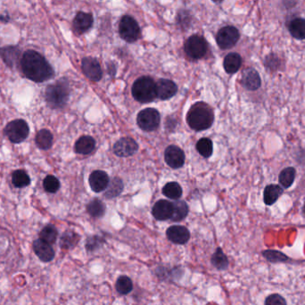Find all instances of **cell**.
Wrapping results in <instances>:
<instances>
[{
	"label": "cell",
	"mask_w": 305,
	"mask_h": 305,
	"mask_svg": "<svg viewBox=\"0 0 305 305\" xmlns=\"http://www.w3.org/2000/svg\"><path fill=\"white\" fill-rule=\"evenodd\" d=\"M21 69L29 81L42 83L55 76V71L43 55L35 50H27L21 58Z\"/></svg>",
	"instance_id": "cell-1"
},
{
	"label": "cell",
	"mask_w": 305,
	"mask_h": 305,
	"mask_svg": "<svg viewBox=\"0 0 305 305\" xmlns=\"http://www.w3.org/2000/svg\"><path fill=\"white\" fill-rule=\"evenodd\" d=\"M214 114L212 107L204 102L192 106L187 114L188 126L195 131H202L213 125Z\"/></svg>",
	"instance_id": "cell-2"
},
{
	"label": "cell",
	"mask_w": 305,
	"mask_h": 305,
	"mask_svg": "<svg viewBox=\"0 0 305 305\" xmlns=\"http://www.w3.org/2000/svg\"><path fill=\"white\" fill-rule=\"evenodd\" d=\"M70 96V87L65 79L48 85L45 90V100L51 109H62L66 106Z\"/></svg>",
	"instance_id": "cell-3"
},
{
	"label": "cell",
	"mask_w": 305,
	"mask_h": 305,
	"mask_svg": "<svg viewBox=\"0 0 305 305\" xmlns=\"http://www.w3.org/2000/svg\"><path fill=\"white\" fill-rule=\"evenodd\" d=\"M131 92L138 102L150 103L157 97L156 83L148 76L139 78L133 84Z\"/></svg>",
	"instance_id": "cell-4"
},
{
	"label": "cell",
	"mask_w": 305,
	"mask_h": 305,
	"mask_svg": "<svg viewBox=\"0 0 305 305\" xmlns=\"http://www.w3.org/2000/svg\"><path fill=\"white\" fill-rule=\"evenodd\" d=\"M4 133L12 143H22L29 137V127L24 120L17 119L8 122L5 127Z\"/></svg>",
	"instance_id": "cell-5"
},
{
	"label": "cell",
	"mask_w": 305,
	"mask_h": 305,
	"mask_svg": "<svg viewBox=\"0 0 305 305\" xmlns=\"http://www.w3.org/2000/svg\"><path fill=\"white\" fill-rule=\"evenodd\" d=\"M161 121V116L158 111L155 108H147L140 111L138 117L137 123L140 129L144 131H154L158 128Z\"/></svg>",
	"instance_id": "cell-6"
},
{
	"label": "cell",
	"mask_w": 305,
	"mask_h": 305,
	"mask_svg": "<svg viewBox=\"0 0 305 305\" xmlns=\"http://www.w3.org/2000/svg\"><path fill=\"white\" fill-rule=\"evenodd\" d=\"M119 32L122 40L127 41L128 43H133L140 39V25L131 16L124 15L120 22Z\"/></svg>",
	"instance_id": "cell-7"
},
{
	"label": "cell",
	"mask_w": 305,
	"mask_h": 305,
	"mask_svg": "<svg viewBox=\"0 0 305 305\" xmlns=\"http://www.w3.org/2000/svg\"><path fill=\"white\" fill-rule=\"evenodd\" d=\"M208 49V45L205 38L193 35L188 39L185 43V52L189 58L201 59L206 55Z\"/></svg>",
	"instance_id": "cell-8"
},
{
	"label": "cell",
	"mask_w": 305,
	"mask_h": 305,
	"mask_svg": "<svg viewBox=\"0 0 305 305\" xmlns=\"http://www.w3.org/2000/svg\"><path fill=\"white\" fill-rule=\"evenodd\" d=\"M240 39L239 29L234 26H225L218 31L216 36L217 44L221 49L233 48Z\"/></svg>",
	"instance_id": "cell-9"
},
{
	"label": "cell",
	"mask_w": 305,
	"mask_h": 305,
	"mask_svg": "<svg viewBox=\"0 0 305 305\" xmlns=\"http://www.w3.org/2000/svg\"><path fill=\"white\" fill-rule=\"evenodd\" d=\"M81 69L85 76L92 81H99L103 76L100 63L96 58L85 57L81 61Z\"/></svg>",
	"instance_id": "cell-10"
},
{
	"label": "cell",
	"mask_w": 305,
	"mask_h": 305,
	"mask_svg": "<svg viewBox=\"0 0 305 305\" xmlns=\"http://www.w3.org/2000/svg\"><path fill=\"white\" fill-rule=\"evenodd\" d=\"M139 149V145L131 138H122L114 144V153L119 157H129Z\"/></svg>",
	"instance_id": "cell-11"
},
{
	"label": "cell",
	"mask_w": 305,
	"mask_h": 305,
	"mask_svg": "<svg viewBox=\"0 0 305 305\" xmlns=\"http://www.w3.org/2000/svg\"><path fill=\"white\" fill-rule=\"evenodd\" d=\"M164 159L168 165L173 169H180L185 163V154L183 150L177 146L172 145L165 149Z\"/></svg>",
	"instance_id": "cell-12"
},
{
	"label": "cell",
	"mask_w": 305,
	"mask_h": 305,
	"mask_svg": "<svg viewBox=\"0 0 305 305\" xmlns=\"http://www.w3.org/2000/svg\"><path fill=\"white\" fill-rule=\"evenodd\" d=\"M241 84L247 90H257L261 86L260 74H258L257 71L254 70V68H247L243 72Z\"/></svg>",
	"instance_id": "cell-13"
},
{
	"label": "cell",
	"mask_w": 305,
	"mask_h": 305,
	"mask_svg": "<svg viewBox=\"0 0 305 305\" xmlns=\"http://www.w3.org/2000/svg\"><path fill=\"white\" fill-rule=\"evenodd\" d=\"M167 239L176 245H185L190 239L188 228L183 226H172L166 230Z\"/></svg>",
	"instance_id": "cell-14"
},
{
	"label": "cell",
	"mask_w": 305,
	"mask_h": 305,
	"mask_svg": "<svg viewBox=\"0 0 305 305\" xmlns=\"http://www.w3.org/2000/svg\"><path fill=\"white\" fill-rule=\"evenodd\" d=\"M33 251L39 259L43 262H49L53 261L55 258V251L51 245L45 242L41 239L34 241Z\"/></svg>",
	"instance_id": "cell-15"
},
{
	"label": "cell",
	"mask_w": 305,
	"mask_h": 305,
	"mask_svg": "<svg viewBox=\"0 0 305 305\" xmlns=\"http://www.w3.org/2000/svg\"><path fill=\"white\" fill-rule=\"evenodd\" d=\"M88 182H89V186L93 191L99 193V192L107 189L110 180H109L108 174L106 172L95 171L90 174Z\"/></svg>",
	"instance_id": "cell-16"
},
{
	"label": "cell",
	"mask_w": 305,
	"mask_h": 305,
	"mask_svg": "<svg viewBox=\"0 0 305 305\" xmlns=\"http://www.w3.org/2000/svg\"><path fill=\"white\" fill-rule=\"evenodd\" d=\"M178 92L177 85L171 80L161 79L156 83V93L160 99L167 100L172 98Z\"/></svg>",
	"instance_id": "cell-17"
},
{
	"label": "cell",
	"mask_w": 305,
	"mask_h": 305,
	"mask_svg": "<svg viewBox=\"0 0 305 305\" xmlns=\"http://www.w3.org/2000/svg\"><path fill=\"white\" fill-rule=\"evenodd\" d=\"M152 213L157 221L169 220L173 216V204L167 200H160L155 202L152 210Z\"/></svg>",
	"instance_id": "cell-18"
},
{
	"label": "cell",
	"mask_w": 305,
	"mask_h": 305,
	"mask_svg": "<svg viewBox=\"0 0 305 305\" xmlns=\"http://www.w3.org/2000/svg\"><path fill=\"white\" fill-rule=\"evenodd\" d=\"M94 18L91 14L79 12L74 20V31L77 34L87 32L93 25Z\"/></svg>",
	"instance_id": "cell-19"
},
{
	"label": "cell",
	"mask_w": 305,
	"mask_h": 305,
	"mask_svg": "<svg viewBox=\"0 0 305 305\" xmlns=\"http://www.w3.org/2000/svg\"><path fill=\"white\" fill-rule=\"evenodd\" d=\"M0 56L3 59L4 63L8 67H14L18 63L19 60L21 61V50L20 48L15 46H9L5 48H0Z\"/></svg>",
	"instance_id": "cell-20"
},
{
	"label": "cell",
	"mask_w": 305,
	"mask_h": 305,
	"mask_svg": "<svg viewBox=\"0 0 305 305\" xmlns=\"http://www.w3.org/2000/svg\"><path fill=\"white\" fill-rule=\"evenodd\" d=\"M96 147V141L90 136H82L76 141L74 150L80 155H89Z\"/></svg>",
	"instance_id": "cell-21"
},
{
	"label": "cell",
	"mask_w": 305,
	"mask_h": 305,
	"mask_svg": "<svg viewBox=\"0 0 305 305\" xmlns=\"http://www.w3.org/2000/svg\"><path fill=\"white\" fill-rule=\"evenodd\" d=\"M283 188L280 185L269 184L263 191V201L266 206H273L283 194Z\"/></svg>",
	"instance_id": "cell-22"
},
{
	"label": "cell",
	"mask_w": 305,
	"mask_h": 305,
	"mask_svg": "<svg viewBox=\"0 0 305 305\" xmlns=\"http://www.w3.org/2000/svg\"><path fill=\"white\" fill-rule=\"evenodd\" d=\"M242 65V57L238 53H229L226 55L223 62L226 73L229 74H235Z\"/></svg>",
	"instance_id": "cell-23"
},
{
	"label": "cell",
	"mask_w": 305,
	"mask_h": 305,
	"mask_svg": "<svg viewBox=\"0 0 305 305\" xmlns=\"http://www.w3.org/2000/svg\"><path fill=\"white\" fill-rule=\"evenodd\" d=\"M53 134L48 129H41L36 135L35 143L41 150H48L53 145Z\"/></svg>",
	"instance_id": "cell-24"
},
{
	"label": "cell",
	"mask_w": 305,
	"mask_h": 305,
	"mask_svg": "<svg viewBox=\"0 0 305 305\" xmlns=\"http://www.w3.org/2000/svg\"><path fill=\"white\" fill-rule=\"evenodd\" d=\"M289 32L296 40H305V19L295 18L291 21L288 26Z\"/></svg>",
	"instance_id": "cell-25"
},
{
	"label": "cell",
	"mask_w": 305,
	"mask_h": 305,
	"mask_svg": "<svg viewBox=\"0 0 305 305\" xmlns=\"http://www.w3.org/2000/svg\"><path fill=\"white\" fill-rule=\"evenodd\" d=\"M296 175V170L294 167H287L281 171L279 176V181L284 188H289L294 183Z\"/></svg>",
	"instance_id": "cell-26"
},
{
	"label": "cell",
	"mask_w": 305,
	"mask_h": 305,
	"mask_svg": "<svg viewBox=\"0 0 305 305\" xmlns=\"http://www.w3.org/2000/svg\"><path fill=\"white\" fill-rule=\"evenodd\" d=\"M173 214L171 220L173 221H180L187 217L188 213V206L185 201H175L173 202Z\"/></svg>",
	"instance_id": "cell-27"
},
{
	"label": "cell",
	"mask_w": 305,
	"mask_h": 305,
	"mask_svg": "<svg viewBox=\"0 0 305 305\" xmlns=\"http://www.w3.org/2000/svg\"><path fill=\"white\" fill-rule=\"evenodd\" d=\"M87 211L90 216L94 218L103 217L106 213V206L99 199L95 198L88 202Z\"/></svg>",
	"instance_id": "cell-28"
},
{
	"label": "cell",
	"mask_w": 305,
	"mask_h": 305,
	"mask_svg": "<svg viewBox=\"0 0 305 305\" xmlns=\"http://www.w3.org/2000/svg\"><path fill=\"white\" fill-rule=\"evenodd\" d=\"M80 235L74 231H65L60 239V247L63 249H72L77 246Z\"/></svg>",
	"instance_id": "cell-29"
},
{
	"label": "cell",
	"mask_w": 305,
	"mask_h": 305,
	"mask_svg": "<svg viewBox=\"0 0 305 305\" xmlns=\"http://www.w3.org/2000/svg\"><path fill=\"white\" fill-rule=\"evenodd\" d=\"M12 183L16 188H25L30 184V178L25 171L17 170L12 174Z\"/></svg>",
	"instance_id": "cell-30"
},
{
	"label": "cell",
	"mask_w": 305,
	"mask_h": 305,
	"mask_svg": "<svg viewBox=\"0 0 305 305\" xmlns=\"http://www.w3.org/2000/svg\"><path fill=\"white\" fill-rule=\"evenodd\" d=\"M211 262L219 270H225L228 267V257L223 253V251L221 250V248H217V250L215 251L211 258Z\"/></svg>",
	"instance_id": "cell-31"
},
{
	"label": "cell",
	"mask_w": 305,
	"mask_h": 305,
	"mask_svg": "<svg viewBox=\"0 0 305 305\" xmlns=\"http://www.w3.org/2000/svg\"><path fill=\"white\" fill-rule=\"evenodd\" d=\"M123 190V183L121 179L114 178L111 180L107 188V191L105 193V196L107 198H114L121 194Z\"/></svg>",
	"instance_id": "cell-32"
},
{
	"label": "cell",
	"mask_w": 305,
	"mask_h": 305,
	"mask_svg": "<svg viewBox=\"0 0 305 305\" xmlns=\"http://www.w3.org/2000/svg\"><path fill=\"white\" fill-rule=\"evenodd\" d=\"M162 193L168 198L178 200V199H180L181 197L183 191H182V188H181L179 183H177V182H170V183H167L163 187V188H162Z\"/></svg>",
	"instance_id": "cell-33"
},
{
	"label": "cell",
	"mask_w": 305,
	"mask_h": 305,
	"mask_svg": "<svg viewBox=\"0 0 305 305\" xmlns=\"http://www.w3.org/2000/svg\"><path fill=\"white\" fill-rule=\"evenodd\" d=\"M57 236H58V231L55 226L51 224L47 225L46 227L42 228V230L40 233V239L49 245L55 244Z\"/></svg>",
	"instance_id": "cell-34"
},
{
	"label": "cell",
	"mask_w": 305,
	"mask_h": 305,
	"mask_svg": "<svg viewBox=\"0 0 305 305\" xmlns=\"http://www.w3.org/2000/svg\"><path fill=\"white\" fill-rule=\"evenodd\" d=\"M115 288H116L118 293L122 294V295L129 294L133 289L132 281L129 279V277H119L118 280H116Z\"/></svg>",
	"instance_id": "cell-35"
},
{
	"label": "cell",
	"mask_w": 305,
	"mask_h": 305,
	"mask_svg": "<svg viewBox=\"0 0 305 305\" xmlns=\"http://www.w3.org/2000/svg\"><path fill=\"white\" fill-rule=\"evenodd\" d=\"M196 149L199 154L205 158H209L213 155V141L208 138H202L196 144Z\"/></svg>",
	"instance_id": "cell-36"
},
{
	"label": "cell",
	"mask_w": 305,
	"mask_h": 305,
	"mask_svg": "<svg viewBox=\"0 0 305 305\" xmlns=\"http://www.w3.org/2000/svg\"><path fill=\"white\" fill-rule=\"evenodd\" d=\"M43 187H44L45 190L48 193L54 194L58 191L59 188H60V182L56 177L48 175L43 180Z\"/></svg>",
	"instance_id": "cell-37"
},
{
	"label": "cell",
	"mask_w": 305,
	"mask_h": 305,
	"mask_svg": "<svg viewBox=\"0 0 305 305\" xmlns=\"http://www.w3.org/2000/svg\"><path fill=\"white\" fill-rule=\"evenodd\" d=\"M262 255L268 261H272V262H284V261H287L288 260L287 255L282 254L280 251L266 250L262 253Z\"/></svg>",
	"instance_id": "cell-38"
},
{
	"label": "cell",
	"mask_w": 305,
	"mask_h": 305,
	"mask_svg": "<svg viewBox=\"0 0 305 305\" xmlns=\"http://www.w3.org/2000/svg\"><path fill=\"white\" fill-rule=\"evenodd\" d=\"M104 242H105V240L101 236L94 235L91 238H88L86 242V249L88 252H93V251L96 250L97 248H99L103 245Z\"/></svg>",
	"instance_id": "cell-39"
},
{
	"label": "cell",
	"mask_w": 305,
	"mask_h": 305,
	"mask_svg": "<svg viewBox=\"0 0 305 305\" xmlns=\"http://www.w3.org/2000/svg\"><path fill=\"white\" fill-rule=\"evenodd\" d=\"M280 60L276 55L270 54L268 55L264 60V65L268 70H270L272 72L279 70L280 67Z\"/></svg>",
	"instance_id": "cell-40"
},
{
	"label": "cell",
	"mask_w": 305,
	"mask_h": 305,
	"mask_svg": "<svg viewBox=\"0 0 305 305\" xmlns=\"http://www.w3.org/2000/svg\"><path fill=\"white\" fill-rule=\"evenodd\" d=\"M177 21H178V23L180 24L181 28L188 29V27L190 26V22H191L190 13L188 11H185V10H181V11L179 12Z\"/></svg>",
	"instance_id": "cell-41"
},
{
	"label": "cell",
	"mask_w": 305,
	"mask_h": 305,
	"mask_svg": "<svg viewBox=\"0 0 305 305\" xmlns=\"http://www.w3.org/2000/svg\"><path fill=\"white\" fill-rule=\"evenodd\" d=\"M265 305H287V301L280 294H273L266 298Z\"/></svg>",
	"instance_id": "cell-42"
},
{
	"label": "cell",
	"mask_w": 305,
	"mask_h": 305,
	"mask_svg": "<svg viewBox=\"0 0 305 305\" xmlns=\"http://www.w3.org/2000/svg\"><path fill=\"white\" fill-rule=\"evenodd\" d=\"M9 21H10V16L8 15V13L0 15V22H8Z\"/></svg>",
	"instance_id": "cell-43"
},
{
	"label": "cell",
	"mask_w": 305,
	"mask_h": 305,
	"mask_svg": "<svg viewBox=\"0 0 305 305\" xmlns=\"http://www.w3.org/2000/svg\"><path fill=\"white\" fill-rule=\"evenodd\" d=\"M302 212H303V213L305 214V202L304 205H303V207H302Z\"/></svg>",
	"instance_id": "cell-44"
},
{
	"label": "cell",
	"mask_w": 305,
	"mask_h": 305,
	"mask_svg": "<svg viewBox=\"0 0 305 305\" xmlns=\"http://www.w3.org/2000/svg\"><path fill=\"white\" fill-rule=\"evenodd\" d=\"M213 1H214V2H221L222 0H213Z\"/></svg>",
	"instance_id": "cell-45"
}]
</instances>
